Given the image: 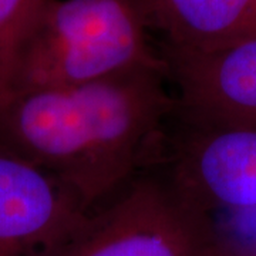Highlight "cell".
Instances as JSON below:
<instances>
[{
  "instance_id": "1",
  "label": "cell",
  "mask_w": 256,
  "mask_h": 256,
  "mask_svg": "<svg viewBox=\"0 0 256 256\" xmlns=\"http://www.w3.org/2000/svg\"><path fill=\"white\" fill-rule=\"evenodd\" d=\"M168 74L138 70L0 102V144L56 176L87 210L156 168L176 110Z\"/></svg>"
},
{
  "instance_id": "2",
  "label": "cell",
  "mask_w": 256,
  "mask_h": 256,
  "mask_svg": "<svg viewBox=\"0 0 256 256\" xmlns=\"http://www.w3.org/2000/svg\"><path fill=\"white\" fill-rule=\"evenodd\" d=\"M140 0H44L18 50L10 94L138 70L166 72Z\"/></svg>"
},
{
  "instance_id": "3",
  "label": "cell",
  "mask_w": 256,
  "mask_h": 256,
  "mask_svg": "<svg viewBox=\"0 0 256 256\" xmlns=\"http://www.w3.org/2000/svg\"><path fill=\"white\" fill-rule=\"evenodd\" d=\"M212 239L208 215L154 168L87 210L46 256H206Z\"/></svg>"
},
{
  "instance_id": "4",
  "label": "cell",
  "mask_w": 256,
  "mask_h": 256,
  "mask_svg": "<svg viewBox=\"0 0 256 256\" xmlns=\"http://www.w3.org/2000/svg\"><path fill=\"white\" fill-rule=\"evenodd\" d=\"M172 124L158 165L184 200L208 216L256 215V127L195 121L176 110Z\"/></svg>"
},
{
  "instance_id": "5",
  "label": "cell",
  "mask_w": 256,
  "mask_h": 256,
  "mask_svg": "<svg viewBox=\"0 0 256 256\" xmlns=\"http://www.w3.org/2000/svg\"><path fill=\"white\" fill-rule=\"evenodd\" d=\"M86 212L62 181L0 144V256H46Z\"/></svg>"
},
{
  "instance_id": "6",
  "label": "cell",
  "mask_w": 256,
  "mask_h": 256,
  "mask_svg": "<svg viewBox=\"0 0 256 256\" xmlns=\"http://www.w3.org/2000/svg\"><path fill=\"white\" fill-rule=\"evenodd\" d=\"M162 57L180 116L256 127V38L214 50L164 44Z\"/></svg>"
},
{
  "instance_id": "7",
  "label": "cell",
  "mask_w": 256,
  "mask_h": 256,
  "mask_svg": "<svg viewBox=\"0 0 256 256\" xmlns=\"http://www.w3.org/2000/svg\"><path fill=\"white\" fill-rule=\"evenodd\" d=\"M165 46L214 50L256 38V0H140Z\"/></svg>"
},
{
  "instance_id": "8",
  "label": "cell",
  "mask_w": 256,
  "mask_h": 256,
  "mask_svg": "<svg viewBox=\"0 0 256 256\" xmlns=\"http://www.w3.org/2000/svg\"><path fill=\"white\" fill-rule=\"evenodd\" d=\"M44 0H0V102L10 94L18 50Z\"/></svg>"
},
{
  "instance_id": "9",
  "label": "cell",
  "mask_w": 256,
  "mask_h": 256,
  "mask_svg": "<svg viewBox=\"0 0 256 256\" xmlns=\"http://www.w3.org/2000/svg\"><path fill=\"white\" fill-rule=\"evenodd\" d=\"M206 256H249L244 255V254H239V252H235L232 249H228V248L222 246L220 244L214 242L212 239V244H210V249H208V254Z\"/></svg>"
}]
</instances>
